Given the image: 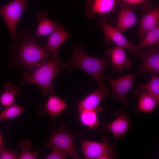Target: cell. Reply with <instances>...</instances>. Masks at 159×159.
<instances>
[{
    "mask_svg": "<svg viewBox=\"0 0 159 159\" xmlns=\"http://www.w3.org/2000/svg\"><path fill=\"white\" fill-rule=\"evenodd\" d=\"M63 65L58 54L53 55L49 61L37 64L31 73L29 74L25 73L23 77L21 84L37 85L42 89L44 96L48 93L54 94L53 81L59 72L63 69Z\"/></svg>",
    "mask_w": 159,
    "mask_h": 159,
    "instance_id": "1",
    "label": "cell"
},
{
    "mask_svg": "<svg viewBox=\"0 0 159 159\" xmlns=\"http://www.w3.org/2000/svg\"><path fill=\"white\" fill-rule=\"evenodd\" d=\"M73 55L70 61L64 64L63 69L71 71L72 67H77L84 71L93 77L99 84L104 85V74L107 65L110 61L106 55L104 58L90 56L84 51L81 45L72 47Z\"/></svg>",
    "mask_w": 159,
    "mask_h": 159,
    "instance_id": "2",
    "label": "cell"
},
{
    "mask_svg": "<svg viewBox=\"0 0 159 159\" xmlns=\"http://www.w3.org/2000/svg\"><path fill=\"white\" fill-rule=\"evenodd\" d=\"M81 147L84 158L87 159H115L114 146L111 145L107 137L103 138L98 142L84 140Z\"/></svg>",
    "mask_w": 159,
    "mask_h": 159,
    "instance_id": "3",
    "label": "cell"
},
{
    "mask_svg": "<svg viewBox=\"0 0 159 159\" xmlns=\"http://www.w3.org/2000/svg\"><path fill=\"white\" fill-rule=\"evenodd\" d=\"M34 39L33 37L26 39L21 44L19 50L21 61L26 66L32 70L34 66L39 62L51 58L49 53L44 48L35 43Z\"/></svg>",
    "mask_w": 159,
    "mask_h": 159,
    "instance_id": "4",
    "label": "cell"
},
{
    "mask_svg": "<svg viewBox=\"0 0 159 159\" xmlns=\"http://www.w3.org/2000/svg\"><path fill=\"white\" fill-rule=\"evenodd\" d=\"M47 146L52 149H57L71 155L74 159L79 157L76 152L73 134L62 126L53 131L48 139Z\"/></svg>",
    "mask_w": 159,
    "mask_h": 159,
    "instance_id": "5",
    "label": "cell"
},
{
    "mask_svg": "<svg viewBox=\"0 0 159 159\" xmlns=\"http://www.w3.org/2000/svg\"><path fill=\"white\" fill-rule=\"evenodd\" d=\"M27 7L26 0H13L0 8V14L6 24L12 39L16 40V26L22 12Z\"/></svg>",
    "mask_w": 159,
    "mask_h": 159,
    "instance_id": "6",
    "label": "cell"
},
{
    "mask_svg": "<svg viewBox=\"0 0 159 159\" xmlns=\"http://www.w3.org/2000/svg\"><path fill=\"white\" fill-rule=\"evenodd\" d=\"M133 53L135 57L141 61L138 74L141 75L149 73L159 74V44L150 47L146 50L135 49Z\"/></svg>",
    "mask_w": 159,
    "mask_h": 159,
    "instance_id": "7",
    "label": "cell"
},
{
    "mask_svg": "<svg viewBox=\"0 0 159 159\" xmlns=\"http://www.w3.org/2000/svg\"><path fill=\"white\" fill-rule=\"evenodd\" d=\"M137 74L123 75L116 79L104 77V80L109 84L112 89V97L126 107L129 105L127 98V94L132 87L134 80Z\"/></svg>",
    "mask_w": 159,
    "mask_h": 159,
    "instance_id": "8",
    "label": "cell"
},
{
    "mask_svg": "<svg viewBox=\"0 0 159 159\" xmlns=\"http://www.w3.org/2000/svg\"><path fill=\"white\" fill-rule=\"evenodd\" d=\"M107 18L105 16L101 15L96 23V25L100 27L103 31L105 43L108 45L110 44V42H112L116 46L127 49L133 53L135 49V45L128 41L122 33L116 28L107 23Z\"/></svg>",
    "mask_w": 159,
    "mask_h": 159,
    "instance_id": "9",
    "label": "cell"
},
{
    "mask_svg": "<svg viewBox=\"0 0 159 159\" xmlns=\"http://www.w3.org/2000/svg\"><path fill=\"white\" fill-rule=\"evenodd\" d=\"M115 114L117 116L116 119L110 123H103L101 131L104 132L109 130L115 138L125 139L126 133L130 130L131 125L129 116L123 109L118 110Z\"/></svg>",
    "mask_w": 159,
    "mask_h": 159,
    "instance_id": "10",
    "label": "cell"
},
{
    "mask_svg": "<svg viewBox=\"0 0 159 159\" xmlns=\"http://www.w3.org/2000/svg\"><path fill=\"white\" fill-rule=\"evenodd\" d=\"M117 1L120 10L115 28L122 33L137 23L138 18L134 12L137 8L124 1Z\"/></svg>",
    "mask_w": 159,
    "mask_h": 159,
    "instance_id": "11",
    "label": "cell"
},
{
    "mask_svg": "<svg viewBox=\"0 0 159 159\" xmlns=\"http://www.w3.org/2000/svg\"><path fill=\"white\" fill-rule=\"evenodd\" d=\"M125 48L116 46L107 49L105 53L112 63V70L113 72L129 70L131 67L130 59L127 57Z\"/></svg>",
    "mask_w": 159,
    "mask_h": 159,
    "instance_id": "12",
    "label": "cell"
},
{
    "mask_svg": "<svg viewBox=\"0 0 159 159\" xmlns=\"http://www.w3.org/2000/svg\"><path fill=\"white\" fill-rule=\"evenodd\" d=\"M117 5V0H88L86 4L85 14L89 18L114 12Z\"/></svg>",
    "mask_w": 159,
    "mask_h": 159,
    "instance_id": "13",
    "label": "cell"
},
{
    "mask_svg": "<svg viewBox=\"0 0 159 159\" xmlns=\"http://www.w3.org/2000/svg\"><path fill=\"white\" fill-rule=\"evenodd\" d=\"M109 95L107 87L99 86L97 89L85 97L77 104L78 112L84 110H95L102 107L99 104Z\"/></svg>",
    "mask_w": 159,
    "mask_h": 159,
    "instance_id": "14",
    "label": "cell"
},
{
    "mask_svg": "<svg viewBox=\"0 0 159 159\" xmlns=\"http://www.w3.org/2000/svg\"><path fill=\"white\" fill-rule=\"evenodd\" d=\"M159 25V7L156 3L142 15L139 29L138 37L140 41L149 31Z\"/></svg>",
    "mask_w": 159,
    "mask_h": 159,
    "instance_id": "15",
    "label": "cell"
},
{
    "mask_svg": "<svg viewBox=\"0 0 159 159\" xmlns=\"http://www.w3.org/2000/svg\"><path fill=\"white\" fill-rule=\"evenodd\" d=\"M71 35L65 30L63 25H58L50 35L44 47L45 49L49 53L51 52L52 55L58 54V48Z\"/></svg>",
    "mask_w": 159,
    "mask_h": 159,
    "instance_id": "16",
    "label": "cell"
},
{
    "mask_svg": "<svg viewBox=\"0 0 159 159\" xmlns=\"http://www.w3.org/2000/svg\"><path fill=\"white\" fill-rule=\"evenodd\" d=\"M134 93L138 97V104L135 109L137 112L151 113L157 106H159L155 99L145 90L140 88L136 90Z\"/></svg>",
    "mask_w": 159,
    "mask_h": 159,
    "instance_id": "17",
    "label": "cell"
},
{
    "mask_svg": "<svg viewBox=\"0 0 159 159\" xmlns=\"http://www.w3.org/2000/svg\"><path fill=\"white\" fill-rule=\"evenodd\" d=\"M67 105L65 101L61 98L50 94L46 103L42 107V111L39 112L41 115L47 114L52 118L59 115L66 108Z\"/></svg>",
    "mask_w": 159,
    "mask_h": 159,
    "instance_id": "18",
    "label": "cell"
},
{
    "mask_svg": "<svg viewBox=\"0 0 159 159\" xmlns=\"http://www.w3.org/2000/svg\"><path fill=\"white\" fill-rule=\"evenodd\" d=\"M47 14L41 12L38 14L37 17L39 24L34 37L35 38L47 36L51 33L57 26V23L47 19Z\"/></svg>",
    "mask_w": 159,
    "mask_h": 159,
    "instance_id": "19",
    "label": "cell"
},
{
    "mask_svg": "<svg viewBox=\"0 0 159 159\" xmlns=\"http://www.w3.org/2000/svg\"><path fill=\"white\" fill-rule=\"evenodd\" d=\"M101 108L95 110H84L79 111L80 121L84 126L92 129L97 128L99 125L97 114L102 111Z\"/></svg>",
    "mask_w": 159,
    "mask_h": 159,
    "instance_id": "20",
    "label": "cell"
},
{
    "mask_svg": "<svg viewBox=\"0 0 159 159\" xmlns=\"http://www.w3.org/2000/svg\"><path fill=\"white\" fill-rule=\"evenodd\" d=\"M5 91L0 97V102L3 106L8 107L15 104V96L19 94V88L10 82L5 84L4 87Z\"/></svg>",
    "mask_w": 159,
    "mask_h": 159,
    "instance_id": "21",
    "label": "cell"
},
{
    "mask_svg": "<svg viewBox=\"0 0 159 159\" xmlns=\"http://www.w3.org/2000/svg\"><path fill=\"white\" fill-rule=\"evenodd\" d=\"M135 86L144 89L151 95L159 105V75L152 74L149 81L145 84H139Z\"/></svg>",
    "mask_w": 159,
    "mask_h": 159,
    "instance_id": "22",
    "label": "cell"
},
{
    "mask_svg": "<svg viewBox=\"0 0 159 159\" xmlns=\"http://www.w3.org/2000/svg\"><path fill=\"white\" fill-rule=\"evenodd\" d=\"M158 44H159V25L148 32L140 42L135 46V49H142L143 47Z\"/></svg>",
    "mask_w": 159,
    "mask_h": 159,
    "instance_id": "23",
    "label": "cell"
},
{
    "mask_svg": "<svg viewBox=\"0 0 159 159\" xmlns=\"http://www.w3.org/2000/svg\"><path fill=\"white\" fill-rule=\"evenodd\" d=\"M19 146L21 149V153L18 156L19 159H35L40 153V151L37 150L34 152L31 151L32 147V142L28 139L21 141Z\"/></svg>",
    "mask_w": 159,
    "mask_h": 159,
    "instance_id": "24",
    "label": "cell"
},
{
    "mask_svg": "<svg viewBox=\"0 0 159 159\" xmlns=\"http://www.w3.org/2000/svg\"><path fill=\"white\" fill-rule=\"evenodd\" d=\"M25 109L15 104L8 107L0 113V122L15 118L23 113Z\"/></svg>",
    "mask_w": 159,
    "mask_h": 159,
    "instance_id": "25",
    "label": "cell"
},
{
    "mask_svg": "<svg viewBox=\"0 0 159 159\" xmlns=\"http://www.w3.org/2000/svg\"><path fill=\"white\" fill-rule=\"evenodd\" d=\"M124 1L136 7H140L144 11H148L153 6V3L155 0H117Z\"/></svg>",
    "mask_w": 159,
    "mask_h": 159,
    "instance_id": "26",
    "label": "cell"
},
{
    "mask_svg": "<svg viewBox=\"0 0 159 159\" xmlns=\"http://www.w3.org/2000/svg\"><path fill=\"white\" fill-rule=\"evenodd\" d=\"M18 157L16 151L6 149L3 144L0 146V159H16Z\"/></svg>",
    "mask_w": 159,
    "mask_h": 159,
    "instance_id": "27",
    "label": "cell"
},
{
    "mask_svg": "<svg viewBox=\"0 0 159 159\" xmlns=\"http://www.w3.org/2000/svg\"><path fill=\"white\" fill-rule=\"evenodd\" d=\"M52 152L45 158L46 159H64L69 155L63 151L57 149H53Z\"/></svg>",
    "mask_w": 159,
    "mask_h": 159,
    "instance_id": "28",
    "label": "cell"
},
{
    "mask_svg": "<svg viewBox=\"0 0 159 159\" xmlns=\"http://www.w3.org/2000/svg\"><path fill=\"white\" fill-rule=\"evenodd\" d=\"M2 138L1 136V135L0 133V146L3 144Z\"/></svg>",
    "mask_w": 159,
    "mask_h": 159,
    "instance_id": "29",
    "label": "cell"
}]
</instances>
